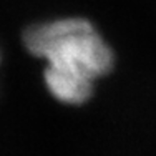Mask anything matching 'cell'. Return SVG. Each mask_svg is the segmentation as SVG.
<instances>
[{
	"instance_id": "1",
	"label": "cell",
	"mask_w": 156,
	"mask_h": 156,
	"mask_svg": "<svg viewBox=\"0 0 156 156\" xmlns=\"http://www.w3.org/2000/svg\"><path fill=\"white\" fill-rule=\"evenodd\" d=\"M23 43L47 62L45 85L66 105H81L93 93L95 81L113 68V51L88 20L58 18L37 23L23 33Z\"/></svg>"
}]
</instances>
